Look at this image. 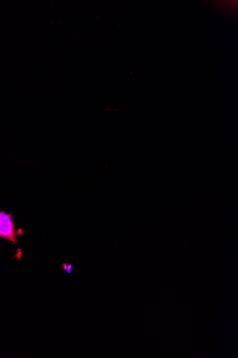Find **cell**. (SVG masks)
Returning a JSON list of instances; mask_svg holds the SVG:
<instances>
[{
  "instance_id": "obj_1",
  "label": "cell",
  "mask_w": 238,
  "mask_h": 358,
  "mask_svg": "<svg viewBox=\"0 0 238 358\" xmlns=\"http://www.w3.org/2000/svg\"><path fill=\"white\" fill-rule=\"evenodd\" d=\"M23 234V230L15 229L13 214L0 211V238L16 244L18 243L17 237L21 236Z\"/></svg>"
},
{
  "instance_id": "obj_2",
  "label": "cell",
  "mask_w": 238,
  "mask_h": 358,
  "mask_svg": "<svg viewBox=\"0 0 238 358\" xmlns=\"http://www.w3.org/2000/svg\"><path fill=\"white\" fill-rule=\"evenodd\" d=\"M72 268H73L72 265H69V264L64 265V269L66 270L68 273H70Z\"/></svg>"
}]
</instances>
